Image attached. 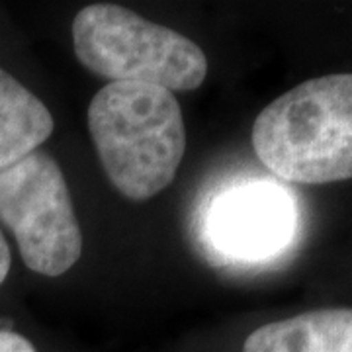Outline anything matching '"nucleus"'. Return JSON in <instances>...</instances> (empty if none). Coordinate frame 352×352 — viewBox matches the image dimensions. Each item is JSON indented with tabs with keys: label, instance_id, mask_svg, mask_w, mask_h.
Masks as SVG:
<instances>
[{
	"label": "nucleus",
	"instance_id": "nucleus-1",
	"mask_svg": "<svg viewBox=\"0 0 352 352\" xmlns=\"http://www.w3.org/2000/svg\"><path fill=\"white\" fill-rule=\"evenodd\" d=\"M88 131L104 173L127 200H151L175 180L186 127L175 92L110 82L88 106Z\"/></svg>",
	"mask_w": 352,
	"mask_h": 352
},
{
	"label": "nucleus",
	"instance_id": "nucleus-2",
	"mask_svg": "<svg viewBox=\"0 0 352 352\" xmlns=\"http://www.w3.org/2000/svg\"><path fill=\"white\" fill-rule=\"evenodd\" d=\"M252 149L286 182L352 178V73L305 80L270 102L252 124Z\"/></svg>",
	"mask_w": 352,
	"mask_h": 352
},
{
	"label": "nucleus",
	"instance_id": "nucleus-3",
	"mask_svg": "<svg viewBox=\"0 0 352 352\" xmlns=\"http://www.w3.org/2000/svg\"><path fill=\"white\" fill-rule=\"evenodd\" d=\"M76 59L110 82L196 90L208 75L200 45L118 4H90L73 20Z\"/></svg>",
	"mask_w": 352,
	"mask_h": 352
},
{
	"label": "nucleus",
	"instance_id": "nucleus-4",
	"mask_svg": "<svg viewBox=\"0 0 352 352\" xmlns=\"http://www.w3.org/2000/svg\"><path fill=\"white\" fill-rule=\"evenodd\" d=\"M0 221L38 274L61 276L80 258L82 235L67 180L47 153L38 149L0 170Z\"/></svg>",
	"mask_w": 352,
	"mask_h": 352
},
{
	"label": "nucleus",
	"instance_id": "nucleus-5",
	"mask_svg": "<svg viewBox=\"0 0 352 352\" xmlns=\"http://www.w3.org/2000/svg\"><path fill=\"white\" fill-rule=\"evenodd\" d=\"M292 208L284 194L270 186H247L217 201L212 235L221 249L241 256L276 251L288 239Z\"/></svg>",
	"mask_w": 352,
	"mask_h": 352
},
{
	"label": "nucleus",
	"instance_id": "nucleus-6",
	"mask_svg": "<svg viewBox=\"0 0 352 352\" xmlns=\"http://www.w3.org/2000/svg\"><path fill=\"white\" fill-rule=\"evenodd\" d=\"M243 352H352V307H329L252 331Z\"/></svg>",
	"mask_w": 352,
	"mask_h": 352
},
{
	"label": "nucleus",
	"instance_id": "nucleus-7",
	"mask_svg": "<svg viewBox=\"0 0 352 352\" xmlns=\"http://www.w3.org/2000/svg\"><path fill=\"white\" fill-rule=\"evenodd\" d=\"M53 133V116L34 92L0 69V170L38 151Z\"/></svg>",
	"mask_w": 352,
	"mask_h": 352
},
{
	"label": "nucleus",
	"instance_id": "nucleus-8",
	"mask_svg": "<svg viewBox=\"0 0 352 352\" xmlns=\"http://www.w3.org/2000/svg\"><path fill=\"white\" fill-rule=\"evenodd\" d=\"M0 352H38L34 349V344L30 340L12 333V331H6V329H0Z\"/></svg>",
	"mask_w": 352,
	"mask_h": 352
},
{
	"label": "nucleus",
	"instance_id": "nucleus-9",
	"mask_svg": "<svg viewBox=\"0 0 352 352\" xmlns=\"http://www.w3.org/2000/svg\"><path fill=\"white\" fill-rule=\"evenodd\" d=\"M10 264H12V254H10V247L6 243V237L0 229V284L6 280L8 272H10Z\"/></svg>",
	"mask_w": 352,
	"mask_h": 352
}]
</instances>
